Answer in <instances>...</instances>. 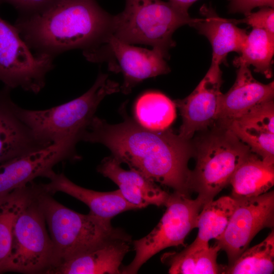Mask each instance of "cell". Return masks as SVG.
Wrapping results in <instances>:
<instances>
[{
    "mask_svg": "<svg viewBox=\"0 0 274 274\" xmlns=\"http://www.w3.org/2000/svg\"><path fill=\"white\" fill-rule=\"evenodd\" d=\"M110 124L94 116L80 140L107 147L119 163L127 164L148 179L189 195L191 170L188 163L194 155L193 142L172 130L146 129L125 115Z\"/></svg>",
    "mask_w": 274,
    "mask_h": 274,
    "instance_id": "1",
    "label": "cell"
},
{
    "mask_svg": "<svg viewBox=\"0 0 274 274\" xmlns=\"http://www.w3.org/2000/svg\"><path fill=\"white\" fill-rule=\"evenodd\" d=\"M114 15L96 0H57L43 10L18 16L14 26L37 55L97 47L112 35Z\"/></svg>",
    "mask_w": 274,
    "mask_h": 274,
    "instance_id": "2",
    "label": "cell"
},
{
    "mask_svg": "<svg viewBox=\"0 0 274 274\" xmlns=\"http://www.w3.org/2000/svg\"><path fill=\"white\" fill-rule=\"evenodd\" d=\"M42 185L37 200L44 214L53 245V264L49 270L123 231L114 228L111 221L90 213L84 215L70 209L56 201L52 194L44 190L43 184Z\"/></svg>",
    "mask_w": 274,
    "mask_h": 274,
    "instance_id": "3",
    "label": "cell"
},
{
    "mask_svg": "<svg viewBox=\"0 0 274 274\" xmlns=\"http://www.w3.org/2000/svg\"><path fill=\"white\" fill-rule=\"evenodd\" d=\"M119 90L117 83L100 73L87 92L73 100L43 110L24 109L16 104L15 110L36 136L46 143L52 145L68 139L79 142L101 100Z\"/></svg>",
    "mask_w": 274,
    "mask_h": 274,
    "instance_id": "4",
    "label": "cell"
},
{
    "mask_svg": "<svg viewBox=\"0 0 274 274\" xmlns=\"http://www.w3.org/2000/svg\"><path fill=\"white\" fill-rule=\"evenodd\" d=\"M124 9L114 15L112 35L129 44L150 45L169 58L176 45L173 35L179 27L197 21L169 2L125 0Z\"/></svg>",
    "mask_w": 274,
    "mask_h": 274,
    "instance_id": "5",
    "label": "cell"
},
{
    "mask_svg": "<svg viewBox=\"0 0 274 274\" xmlns=\"http://www.w3.org/2000/svg\"><path fill=\"white\" fill-rule=\"evenodd\" d=\"M213 127L193 142L196 163L191 170L190 190L197 193L203 205L229 184L235 170L252 152L229 128L216 124Z\"/></svg>",
    "mask_w": 274,
    "mask_h": 274,
    "instance_id": "6",
    "label": "cell"
},
{
    "mask_svg": "<svg viewBox=\"0 0 274 274\" xmlns=\"http://www.w3.org/2000/svg\"><path fill=\"white\" fill-rule=\"evenodd\" d=\"M203 204L198 198L174 192L164 205L166 210L156 226L146 236L132 241L135 256L121 273H136L152 256L170 247L183 245L189 233L196 228L198 216Z\"/></svg>",
    "mask_w": 274,
    "mask_h": 274,
    "instance_id": "7",
    "label": "cell"
},
{
    "mask_svg": "<svg viewBox=\"0 0 274 274\" xmlns=\"http://www.w3.org/2000/svg\"><path fill=\"white\" fill-rule=\"evenodd\" d=\"M37 197L15 223L6 272L46 273L52 266L53 245Z\"/></svg>",
    "mask_w": 274,
    "mask_h": 274,
    "instance_id": "8",
    "label": "cell"
},
{
    "mask_svg": "<svg viewBox=\"0 0 274 274\" xmlns=\"http://www.w3.org/2000/svg\"><path fill=\"white\" fill-rule=\"evenodd\" d=\"M54 58L32 53L14 25L0 17V81L5 86L39 93L54 67Z\"/></svg>",
    "mask_w": 274,
    "mask_h": 274,
    "instance_id": "9",
    "label": "cell"
},
{
    "mask_svg": "<svg viewBox=\"0 0 274 274\" xmlns=\"http://www.w3.org/2000/svg\"><path fill=\"white\" fill-rule=\"evenodd\" d=\"M83 54L90 61H106L111 71L121 72L124 81L120 90L124 94L130 93L143 80L170 71L165 57L159 50L132 46L112 35L98 47L84 51Z\"/></svg>",
    "mask_w": 274,
    "mask_h": 274,
    "instance_id": "10",
    "label": "cell"
},
{
    "mask_svg": "<svg viewBox=\"0 0 274 274\" xmlns=\"http://www.w3.org/2000/svg\"><path fill=\"white\" fill-rule=\"evenodd\" d=\"M236 200V207L227 227L215 242L226 252L228 266L248 248L260 231L265 228H273L274 225L273 190Z\"/></svg>",
    "mask_w": 274,
    "mask_h": 274,
    "instance_id": "11",
    "label": "cell"
},
{
    "mask_svg": "<svg viewBox=\"0 0 274 274\" xmlns=\"http://www.w3.org/2000/svg\"><path fill=\"white\" fill-rule=\"evenodd\" d=\"M78 141L63 140L47 147L10 159L0 164V196L23 187L39 177L47 178L59 162L80 159Z\"/></svg>",
    "mask_w": 274,
    "mask_h": 274,
    "instance_id": "12",
    "label": "cell"
},
{
    "mask_svg": "<svg viewBox=\"0 0 274 274\" xmlns=\"http://www.w3.org/2000/svg\"><path fill=\"white\" fill-rule=\"evenodd\" d=\"M222 73L220 65L211 64L203 78L186 97L174 101L182 123L179 135L190 140L196 131H204L216 123L222 95Z\"/></svg>",
    "mask_w": 274,
    "mask_h": 274,
    "instance_id": "13",
    "label": "cell"
},
{
    "mask_svg": "<svg viewBox=\"0 0 274 274\" xmlns=\"http://www.w3.org/2000/svg\"><path fill=\"white\" fill-rule=\"evenodd\" d=\"M130 236L124 231L48 271L47 274H119L129 251Z\"/></svg>",
    "mask_w": 274,
    "mask_h": 274,
    "instance_id": "14",
    "label": "cell"
},
{
    "mask_svg": "<svg viewBox=\"0 0 274 274\" xmlns=\"http://www.w3.org/2000/svg\"><path fill=\"white\" fill-rule=\"evenodd\" d=\"M273 97V81L263 84L253 77L249 67L240 66L233 86L221 95L215 124L227 127L234 119Z\"/></svg>",
    "mask_w": 274,
    "mask_h": 274,
    "instance_id": "15",
    "label": "cell"
},
{
    "mask_svg": "<svg viewBox=\"0 0 274 274\" xmlns=\"http://www.w3.org/2000/svg\"><path fill=\"white\" fill-rule=\"evenodd\" d=\"M11 89H0V164L51 145L39 140L16 113Z\"/></svg>",
    "mask_w": 274,
    "mask_h": 274,
    "instance_id": "16",
    "label": "cell"
},
{
    "mask_svg": "<svg viewBox=\"0 0 274 274\" xmlns=\"http://www.w3.org/2000/svg\"><path fill=\"white\" fill-rule=\"evenodd\" d=\"M251 152L263 160L274 163L273 100L261 104L227 126Z\"/></svg>",
    "mask_w": 274,
    "mask_h": 274,
    "instance_id": "17",
    "label": "cell"
},
{
    "mask_svg": "<svg viewBox=\"0 0 274 274\" xmlns=\"http://www.w3.org/2000/svg\"><path fill=\"white\" fill-rule=\"evenodd\" d=\"M120 164L111 155L101 161L97 170L117 185L124 199L138 209L165 204L169 193L139 172L125 170Z\"/></svg>",
    "mask_w": 274,
    "mask_h": 274,
    "instance_id": "18",
    "label": "cell"
},
{
    "mask_svg": "<svg viewBox=\"0 0 274 274\" xmlns=\"http://www.w3.org/2000/svg\"><path fill=\"white\" fill-rule=\"evenodd\" d=\"M47 178L49 182L43 184L46 192L52 195L58 192L67 194L86 204L89 213L102 219L111 221L122 212L138 209L126 201L118 189L100 192L86 189L75 184L63 173L57 174L53 170Z\"/></svg>",
    "mask_w": 274,
    "mask_h": 274,
    "instance_id": "19",
    "label": "cell"
},
{
    "mask_svg": "<svg viewBox=\"0 0 274 274\" xmlns=\"http://www.w3.org/2000/svg\"><path fill=\"white\" fill-rule=\"evenodd\" d=\"M200 13L203 18L189 26L209 40L213 50L211 64L226 63L229 52L239 54L248 35L246 29L237 27L231 19L220 17L211 6L203 5Z\"/></svg>",
    "mask_w": 274,
    "mask_h": 274,
    "instance_id": "20",
    "label": "cell"
},
{
    "mask_svg": "<svg viewBox=\"0 0 274 274\" xmlns=\"http://www.w3.org/2000/svg\"><path fill=\"white\" fill-rule=\"evenodd\" d=\"M220 250L216 244L210 246L209 242L195 238L180 252L165 253L161 260L169 266L171 274L223 273L225 266L217 262Z\"/></svg>",
    "mask_w": 274,
    "mask_h": 274,
    "instance_id": "21",
    "label": "cell"
},
{
    "mask_svg": "<svg viewBox=\"0 0 274 274\" xmlns=\"http://www.w3.org/2000/svg\"><path fill=\"white\" fill-rule=\"evenodd\" d=\"M41 189L42 184L32 181L5 195L0 200V273L6 272L15 223Z\"/></svg>",
    "mask_w": 274,
    "mask_h": 274,
    "instance_id": "22",
    "label": "cell"
},
{
    "mask_svg": "<svg viewBox=\"0 0 274 274\" xmlns=\"http://www.w3.org/2000/svg\"><path fill=\"white\" fill-rule=\"evenodd\" d=\"M231 196L236 199L265 193L274 185V163L251 152L232 175Z\"/></svg>",
    "mask_w": 274,
    "mask_h": 274,
    "instance_id": "23",
    "label": "cell"
},
{
    "mask_svg": "<svg viewBox=\"0 0 274 274\" xmlns=\"http://www.w3.org/2000/svg\"><path fill=\"white\" fill-rule=\"evenodd\" d=\"M174 101L158 91H148L137 99L134 109L136 122L154 131L168 129L176 117Z\"/></svg>",
    "mask_w": 274,
    "mask_h": 274,
    "instance_id": "24",
    "label": "cell"
},
{
    "mask_svg": "<svg viewBox=\"0 0 274 274\" xmlns=\"http://www.w3.org/2000/svg\"><path fill=\"white\" fill-rule=\"evenodd\" d=\"M274 54V38L265 30L253 28L248 33L239 55L234 58L235 67L252 65L254 71L267 79L272 77V58Z\"/></svg>",
    "mask_w": 274,
    "mask_h": 274,
    "instance_id": "25",
    "label": "cell"
},
{
    "mask_svg": "<svg viewBox=\"0 0 274 274\" xmlns=\"http://www.w3.org/2000/svg\"><path fill=\"white\" fill-rule=\"evenodd\" d=\"M237 206V200L224 196L203 205L198 216L196 239L206 242L217 239L224 232Z\"/></svg>",
    "mask_w": 274,
    "mask_h": 274,
    "instance_id": "26",
    "label": "cell"
},
{
    "mask_svg": "<svg viewBox=\"0 0 274 274\" xmlns=\"http://www.w3.org/2000/svg\"><path fill=\"white\" fill-rule=\"evenodd\" d=\"M274 270V231L259 244L246 249L223 273L270 274Z\"/></svg>",
    "mask_w": 274,
    "mask_h": 274,
    "instance_id": "27",
    "label": "cell"
},
{
    "mask_svg": "<svg viewBox=\"0 0 274 274\" xmlns=\"http://www.w3.org/2000/svg\"><path fill=\"white\" fill-rule=\"evenodd\" d=\"M241 19H231L237 25L246 23L253 28L265 30L271 37L274 38V9L273 8L263 7L255 12H250Z\"/></svg>",
    "mask_w": 274,
    "mask_h": 274,
    "instance_id": "28",
    "label": "cell"
},
{
    "mask_svg": "<svg viewBox=\"0 0 274 274\" xmlns=\"http://www.w3.org/2000/svg\"><path fill=\"white\" fill-rule=\"evenodd\" d=\"M57 0H0L1 4L12 5L18 12L19 16H24L39 12Z\"/></svg>",
    "mask_w": 274,
    "mask_h": 274,
    "instance_id": "29",
    "label": "cell"
},
{
    "mask_svg": "<svg viewBox=\"0 0 274 274\" xmlns=\"http://www.w3.org/2000/svg\"><path fill=\"white\" fill-rule=\"evenodd\" d=\"M228 11L230 13H242L246 15L257 7H274V0H228Z\"/></svg>",
    "mask_w": 274,
    "mask_h": 274,
    "instance_id": "30",
    "label": "cell"
},
{
    "mask_svg": "<svg viewBox=\"0 0 274 274\" xmlns=\"http://www.w3.org/2000/svg\"><path fill=\"white\" fill-rule=\"evenodd\" d=\"M197 0H168L172 4L181 11L188 13L189 7Z\"/></svg>",
    "mask_w": 274,
    "mask_h": 274,
    "instance_id": "31",
    "label": "cell"
},
{
    "mask_svg": "<svg viewBox=\"0 0 274 274\" xmlns=\"http://www.w3.org/2000/svg\"><path fill=\"white\" fill-rule=\"evenodd\" d=\"M4 196H0V200L2 198V197H3Z\"/></svg>",
    "mask_w": 274,
    "mask_h": 274,
    "instance_id": "32",
    "label": "cell"
}]
</instances>
